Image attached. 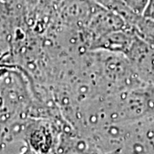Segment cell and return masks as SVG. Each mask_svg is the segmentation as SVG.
<instances>
[{"label": "cell", "mask_w": 154, "mask_h": 154, "mask_svg": "<svg viewBox=\"0 0 154 154\" xmlns=\"http://www.w3.org/2000/svg\"><path fill=\"white\" fill-rule=\"evenodd\" d=\"M20 154H39V153L37 152H35L33 148H31V147H30V146L28 145V146H26V148L24 149V150H23Z\"/></svg>", "instance_id": "cell-1"}]
</instances>
